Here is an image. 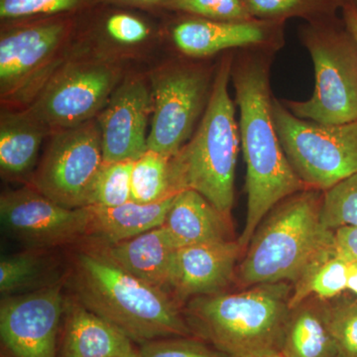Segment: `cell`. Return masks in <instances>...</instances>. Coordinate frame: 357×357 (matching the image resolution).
Returning <instances> with one entry per match:
<instances>
[{"mask_svg": "<svg viewBox=\"0 0 357 357\" xmlns=\"http://www.w3.org/2000/svg\"><path fill=\"white\" fill-rule=\"evenodd\" d=\"M276 52L243 49L234 52L230 82L239 109V133L246 165L248 213L238 243L248 248L260 223L275 206L306 189L289 163L272 114L270 68Z\"/></svg>", "mask_w": 357, "mask_h": 357, "instance_id": "cell-1", "label": "cell"}, {"mask_svg": "<svg viewBox=\"0 0 357 357\" xmlns=\"http://www.w3.org/2000/svg\"><path fill=\"white\" fill-rule=\"evenodd\" d=\"M70 284L77 301L134 342L192 333L172 295L128 273L95 248L77 253Z\"/></svg>", "mask_w": 357, "mask_h": 357, "instance_id": "cell-2", "label": "cell"}, {"mask_svg": "<svg viewBox=\"0 0 357 357\" xmlns=\"http://www.w3.org/2000/svg\"><path fill=\"white\" fill-rule=\"evenodd\" d=\"M323 192L305 189L280 202L257 227L236 278L241 287L296 283L335 250V231L321 220Z\"/></svg>", "mask_w": 357, "mask_h": 357, "instance_id": "cell-3", "label": "cell"}, {"mask_svg": "<svg viewBox=\"0 0 357 357\" xmlns=\"http://www.w3.org/2000/svg\"><path fill=\"white\" fill-rule=\"evenodd\" d=\"M236 52V51H234ZM234 52L223 54L206 112L191 139L170 158L174 194L192 190L230 218L241 133L229 86Z\"/></svg>", "mask_w": 357, "mask_h": 357, "instance_id": "cell-4", "label": "cell"}, {"mask_svg": "<svg viewBox=\"0 0 357 357\" xmlns=\"http://www.w3.org/2000/svg\"><path fill=\"white\" fill-rule=\"evenodd\" d=\"M289 282L192 298L183 310L191 331L230 357L279 349L290 314Z\"/></svg>", "mask_w": 357, "mask_h": 357, "instance_id": "cell-5", "label": "cell"}, {"mask_svg": "<svg viewBox=\"0 0 357 357\" xmlns=\"http://www.w3.org/2000/svg\"><path fill=\"white\" fill-rule=\"evenodd\" d=\"M79 14L1 22V107L26 109L74 48Z\"/></svg>", "mask_w": 357, "mask_h": 357, "instance_id": "cell-6", "label": "cell"}, {"mask_svg": "<svg viewBox=\"0 0 357 357\" xmlns=\"http://www.w3.org/2000/svg\"><path fill=\"white\" fill-rule=\"evenodd\" d=\"M301 42L314 65V93L304 102L282 100L299 119L328 126L357 121V45L335 17L307 22Z\"/></svg>", "mask_w": 357, "mask_h": 357, "instance_id": "cell-7", "label": "cell"}, {"mask_svg": "<svg viewBox=\"0 0 357 357\" xmlns=\"http://www.w3.org/2000/svg\"><path fill=\"white\" fill-rule=\"evenodd\" d=\"M77 41L69 58L28 107L51 134L96 119L123 79L121 63L114 55L84 40Z\"/></svg>", "mask_w": 357, "mask_h": 357, "instance_id": "cell-8", "label": "cell"}, {"mask_svg": "<svg viewBox=\"0 0 357 357\" xmlns=\"http://www.w3.org/2000/svg\"><path fill=\"white\" fill-rule=\"evenodd\" d=\"M272 114L289 163L306 189L325 192L357 173V121L335 126L306 121L275 96Z\"/></svg>", "mask_w": 357, "mask_h": 357, "instance_id": "cell-9", "label": "cell"}, {"mask_svg": "<svg viewBox=\"0 0 357 357\" xmlns=\"http://www.w3.org/2000/svg\"><path fill=\"white\" fill-rule=\"evenodd\" d=\"M217 65L175 60L151 73L153 114L148 150L171 158L191 139L208 107Z\"/></svg>", "mask_w": 357, "mask_h": 357, "instance_id": "cell-10", "label": "cell"}, {"mask_svg": "<svg viewBox=\"0 0 357 357\" xmlns=\"http://www.w3.org/2000/svg\"><path fill=\"white\" fill-rule=\"evenodd\" d=\"M102 165V135L96 119L52 133L28 185L67 208H86Z\"/></svg>", "mask_w": 357, "mask_h": 357, "instance_id": "cell-11", "label": "cell"}, {"mask_svg": "<svg viewBox=\"0 0 357 357\" xmlns=\"http://www.w3.org/2000/svg\"><path fill=\"white\" fill-rule=\"evenodd\" d=\"M64 284L58 281L0 305L1 340L13 357H58L60 321L65 314Z\"/></svg>", "mask_w": 357, "mask_h": 357, "instance_id": "cell-12", "label": "cell"}, {"mask_svg": "<svg viewBox=\"0 0 357 357\" xmlns=\"http://www.w3.org/2000/svg\"><path fill=\"white\" fill-rule=\"evenodd\" d=\"M0 218L11 236L34 248L74 243L88 232V206L67 208L29 185L2 192Z\"/></svg>", "mask_w": 357, "mask_h": 357, "instance_id": "cell-13", "label": "cell"}, {"mask_svg": "<svg viewBox=\"0 0 357 357\" xmlns=\"http://www.w3.org/2000/svg\"><path fill=\"white\" fill-rule=\"evenodd\" d=\"M153 114L149 79L128 75L96 117L103 163L136 161L148 150L147 126Z\"/></svg>", "mask_w": 357, "mask_h": 357, "instance_id": "cell-14", "label": "cell"}, {"mask_svg": "<svg viewBox=\"0 0 357 357\" xmlns=\"http://www.w3.org/2000/svg\"><path fill=\"white\" fill-rule=\"evenodd\" d=\"M285 23L253 20L215 21L183 15L170 28L176 49L195 60L217 54L266 49L279 51L285 42Z\"/></svg>", "mask_w": 357, "mask_h": 357, "instance_id": "cell-15", "label": "cell"}, {"mask_svg": "<svg viewBox=\"0 0 357 357\" xmlns=\"http://www.w3.org/2000/svg\"><path fill=\"white\" fill-rule=\"evenodd\" d=\"M243 252L238 239L178 248L169 291L178 303L222 292L236 277V262Z\"/></svg>", "mask_w": 357, "mask_h": 357, "instance_id": "cell-16", "label": "cell"}, {"mask_svg": "<svg viewBox=\"0 0 357 357\" xmlns=\"http://www.w3.org/2000/svg\"><path fill=\"white\" fill-rule=\"evenodd\" d=\"M133 340L76 298L66 300L61 357H138Z\"/></svg>", "mask_w": 357, "mask_h": 357, "instance_id": "cell-17", "label": "cell"}, {"mask_svg": "<svg viewBox=\"0 0 357 357\" xmlns=\"http://www.w3.org/2000/svg\"><path fill=\"white\" fill-rule=\"evenodd\" d=\"M117 266L169 292L176 246L162 227L121 243L95 245Z\"/></svg>", "mask_w": 357, "mask_h": 357, "instance_id": "cell-18", "label": "cell"}, {"mask_svg": "<svg viewBox=\"0 0 357 357\" xmlns=\"http://www.w3.org/2000/svg\"><path fill=\"white\" fill-rule=\"evenodd\" d=\"M51 130L29 107H1L0 170L4 178L24 180L35 171L42 143Z\"/></svg>", "mask_w": 357, "mask_h": 357, "instance_id": "cell-19", "label": "cell"}, {"mask_svg": "<svg viewBox=\"0 0 357 357\" xmlns=\"http://www.w3.org/2000/svg\"><path fill=\"white\" fill-rule=\"evenodd\" d=\"M163 227L176 248L234 239L230 218L192 190L176 195Z\"/></svg>", "mask_w": 357, "mask_h": 357, "instance_id": "cell-20", "label": "cell"}, {"mask_svg": "<svg viewBox=\"0 0 357 357\" xmlns=\"http://www.w3.org/2000/svg\"><path fill=\"white\" fill-rule=\"evenodd\" d=\"M174 199L175 196L154 204H137L131 201L112 208L88 206L86 238L93 239L95 245H107L128 241L162 227Z\"/></svg>", "mask_w": 357, "mask_h": 357, "instance_id": "cell-21", "label": "cell"}, {"mask_svg": "<svg viewBox=\"0 0 357 357\" xmlns=\"http://www.w3.org/2000/svg\"><path fill=\"white\" fill-rule=\"evenodd\" d=\"M279 351L284 357H338L326 301L310 298L291 309Z\"/></svg>", "mask_w": 357, "mask_h": 357, "instance_id": "cell-22", "label": "cell"}, {"mask_svg": "<svg viewBox=\"0 0 357 357\" xmlns=\"http://www.w3.org/2000/svg\"><path fill=\"white\" fill-rule=\"evenodd\" d=\"M102 13L98 11L93 27L86 32V43L96 49L116 53L145 46L154 39L156 28L148 18L134 13L129 7L109 6Z\"/></svg>", "mask_w": 357, "mask_h": 357, "instance_id": "cell-23", "label": "cell"}, {"mask_svg": "<svg viewBox=\"0 0 357 357\" xmlns=\"http://www.w3.org/2000/svg\"><path fill=\"white\" fill-rule=\"evenodd\" d=\"M349 262L333 250L307 270L293 284L290 307L299 306L310 298L330 301L347 290Z\"/></svg>", "mask_w": 357, "mask_h": 357, "instance_id": "cell-24", "label": "cell"}, {"mask_svg": "<svg viewBox=\"0 0 357 357\" xmlns=\"http://www.w3.org/2000/svg\"><path fill=\"white\" fill-rule=\"evenodd\" d=\"M176 196L171 188L170 157L147 150L134 162L131 201L154 204Z\"/></svg>", "mask_w": 357, "mask_h": 357, "instance_id": "cell-25", "label": "cell"}, {"mask_svg": "<svg viewBox=\"0 0 357 357\" xmlns=\"http://www.w3.org/2000/svg\"><path fill=\"white\" fill-rule=\"evenodd\" d=\"M255 20L283 22L302 18L307 22L335 17V11L347 0H243Z\"/></svg>", "mask_w": 357, "mask_h": 357, "instance_id": "cell-26", "label": "cell"}, {"mask_svg": "<svg viewBox=\"0 0 357 357\" xmlns=\"http://www.w3.org/2000/svg\"><path fill=\"white\" fill-rule=\"evenodd\" d=\"M321 220L333 231L357 227V173L323 192Z\"/></svg>", "mask_w": 357, "mask_h": 357, "instance_id": "cell-27", "label": "cell"}, {"mask_svg": "<svg viewBox=\"0 0 357 357\" xmlns=\"http://www.w3.org/2000/svg\"><path fill=\"white\" fill-rule=\"evenodd\" d=\"M135 161L103 163L96 178L91 206H121L131 202V176Z\"/></svg>", "mask_w": 357, "mask_h": 357, "instance_id": "cell-28", "label": "cell"}, {"mask_svg": "<svg viewBox=\"0 0 357 357\" xmlns=\"http://www.w3.org/2000/svg\"><path fill=\"white\" fill-rule=\"evenodd\" d=\"M96 4L93 0H0V20L9 22L61 14H81Z\"/></svg>", "mask_w": 357, "mask_h": 357, "instance_id": "cell-29", "label": "cell"}, {"mask_svg": "<svg viewBox=\"0 0 357 357\" xmlns=\"http://www.w3.org/2000/svg\"><path fill=\"white\" fill-rule=\"evenodd\" d=\"M159 8L208 20H253L243 0H165Z\"/></svg>", "mask_w": 357, "mask_h": 357, "instance_id": "cell-30", "label": "cell"}, {"mask_svg": "<svg viewBox=\"0 0 357 357\" xmlns=\"http://www.w3.org/2000/svg\"><path fill=\"white\" fill-rule=\"evenodd\" d=\"M43 263L35 255L20 253L3 256L0 261V293L15 295L38 281L43 272Z\"/></svg>", "mask_w": 357, "mask_h": 357, "instance_id": "cell-31", "label": "cell"}, {"mask_svg": "<svg viewBox=\"0 0 357 357\" xmlns=\"http://www.w3.org/2000/svg\"><path fill=\"white\" fill-rule=\"evenodd\" d=\"M326 314L338 357H357V301L337 304L326 301Z\"/></svg>", "mask_w": 357, "mask_h": 357, "instance_id": "cell-32", "label": "cell"}, {"mask_svg": "<svg viewBox=\"0 0 357 357\" xmlns=\"http://www.w3.org/2000/svg\"><path fill=\"white\" fill-rule=\"evenodd\" d=\"M138 357H230L188 337L164 338L141 344Z\"/></svg>", "mask_w": 357, "mask_h": 357, "instance_id": "cell-33", "label": "cell"}, {"mask_svg": "<svg viewBox=\"0 0 357 357\" xmlns=\"http://www.w3.org/2000/svg\"><path fill=\"white\" fill-rule=\"evenodd\" d=\"M335 251L347 261H357V227L335 230Z\"/></svg>", "mask_w": 357, "mask_h": 357, "instance_id": "cell-34", "label": "cell"}, {"mask_svg": "<svg viewBox=\"0 0 357 357\" xmlns=\"http://www.w3.org/2000/svg\"><path fill=\"white\" fill-rule=\"evenodd\" d=\"M96 4L129 7V8H159L165 0H93Z\"/></svg>", "mask_w": 357, "mask_h": 357, "instance_id": "cell-35", "label": "cell"}, {"mask_svg": "<svg viewBox=\"0 0 357 357\" xmlns=\"http://www.w3.org/2000/svg\"><path fill=\"white\" fill-rule=\"evenodd\" d=\"M344 8V21L354 41L357 45V9L349 2H347Z\"/></svg>", "mask_w": 357, "mask_h": 357, "instance_id": "cell-36", "label": "cell"}, {"mask_svg": "<svg viewBox=\"0 0 357 357\" xmlns=\"http://www.w3.org/2000/svg\"><path fill=\"white\" fill-rule=\"evenodd\" d=\"M347 275V290L354 294L357 300V261H349Z\"/></svg>", "mask_w": 357, "mask_h": 357, "instance_id": "cell-37", "label": "cell"}, {"mask_svg": "<svg viewBox=\"0 0 357 357\" xmlns=\"http://www.w3.org/2000/svg\"><path fill=\"white\" fill-rule=\"evenodd\" d=\"M248 357H284L279 349H270V351L259 352Z\"/></svg>", "mask_w": 357, "mask_h": 357, "instance_id": "cell-38", "label": "cell"}, {"mask_svg": "<svg viewBox=\"0 0 357 357\" xmlns=\"http://www.w3.org/2000/svg\"><path fill=\"white\" fill-rule=\"evenodd\" d=\"M347 2H349V3H351L352 6L356 7V8L357 9V0H351V1H347Z\"/></svg>", "mask_w": 357, "mask_h": 357, "instance_id": "cell-39", "label": "cell"}]
</instances>
